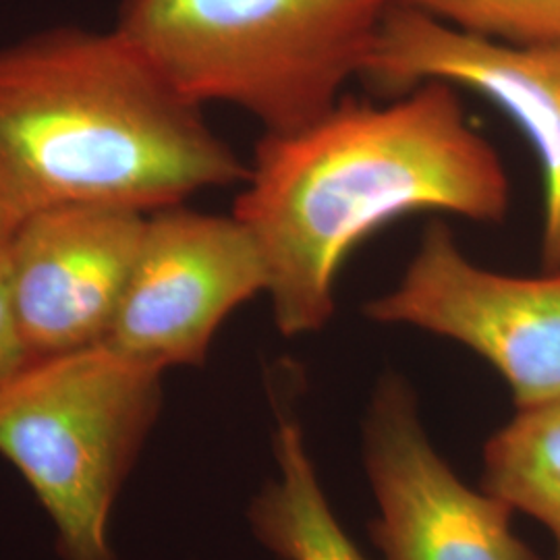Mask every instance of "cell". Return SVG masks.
Instances as JSON below:
<instances>
[{
  "instance_id": "8992f818",
  "label": "cell",
  "mask_w": 560,
  "mask_h": 560,
  "mask_svg": "<svg viewBox=\"0 0 560 560\" xmlns=\"http://www.w3.org/2000/svg\"><path fill=\"white\" fill-rule=\"evenodd\" d=\"M266 289L260 247L243 222L162 208L145 219L104 342L162 372L201 365L222 322Z\"/></svg>"
},
{
  "instance_id": "52a82bcc",
  "label": "cell",
  "mask_w": 560,
  "mask_h": 560,
  "mask_svg": "<svg viewBox=\"0 0 560 560\" xmlns=\"http://www.w3.org/2000/svg\"><path fill=\"white\" fill-rule=\"evenodd\" d=\"M376 501L370 536L382 560H540L513 529V511L467 486L430 441L405 378L376 384L361 428Z\"/></svg>"
},
{
  "instance_id": "5bb4252c",
  "label": "cell",
  "mask_w": 560,
  "mask_h": 560,
  "mask_svg": "<svg viewBox=\"0 0 560 560\" xmlns=\"http://www.w3.org/2000/svg\"><path fill=\"white\" fill-rule=\"evenodd\" d=\"M20 222V217L4 201L0 200V258L7 256Z\"/></svg>"
},
{
  "instance_id": "7a4b0ae2",
  "label": "cell",
  "mask_w": 560,
  "mask_h": 560,
  "mask_svg": "<svg viewBox=\"0 0 560 560\" xmlns=\"http://www.w3.org/2000/svg\"><path fill=\"white\" fill-rule=\"evenodd\" d=\"M247 173L117 30L55 27L0 48V200L21 221L78 203L148 214Z\"/></svg>"
},
{
  "instance_id": "4fadbf2b",
  "label": "cell",
  "mask_w": 560,
  "mask_h": 560,
  "mask_svg": "<svg viewBox=\"0 0 560 560\" xmlns=\"http://www.w3.org/2000/svg\"><path fill=\"white\" fill-rule=\"evenodd\" d=\"M32 360L23 340H21L15 316L9 300V280H7V256L0 258V386L11 381L21 368Z\"/></svg>"
},
{
  "instance_id": "7c38bea8",
  "label": "cell",
  "mask_w": 560,
  "mask_h": 560,
  "mask_svg": "<svg viewBox=\"0 0 560 560\" xmlns=\"http://www.w3.org/2000/svg\"><path fill=\"white\" fill-rule=\"evenodd\" d=\"M488 40L560 44V0H393Z\"/></svg>"
},
{
  "instance_id": "30bf717a",
  "label": "cell",
  "mask_w": 560,
  "mask_h": 560,
  "mask_svg": "<svg viewBox=\"0 0 560 560\" xmlns=\"http://www.w3.org/2000/svg\"><path fill=\"white\" fill-rule=\"evenodd\" d=\"M272 451L277 474L247 509L256 540L280 560H368L335 515L303 430L287 413H279Z\"/></svg>"
},
{
  "instance_id": "277c9868",
  "label": "cell",
  "mask_w": 560,
  "mask_h": 560,
  "mask_svg": "<svg viewBox=\"0 0 560 560\" xmlns=\"http://www.w3.org/2000/svg\"><path fill=\"white\" fill-rule=\"evenodd\" d=\"M162 374L102 340L0 386V455L52 520L60 560H117L110 515L161 416Z\"/></svg>"
},
{
  "instance_id": "ba28073f",
  "label": "cell",
  "mask_w": 560,
  "mask_h": 560,
  "mask_svg": "<svg viewBox=\"0 0 560 560\" xmlns=\"http://www.w3.org/2000/svg\"><path fill=\"white\" fill-rule=\"evenodd\" d=\"M363 80L390 96L442 81L497 104L540 161L541 261L546 270H560V44L488 40L390 4Z\"/></svg>"
},
{
  "instance_id": "5b68a950",
  "label": "cell",
  "mask_w": 560,
  "mask_h": 560,
  "mask_svg": "<svg viewBox=\"0 0 560 560\" xmlns=\"http://www.w3.org/2000/svg\"><path fill=\"white\" fill-rule=\"evenodd\" d=\"M365 316L471 349L509 384L517 409L560 399V270L511 277L481 268L436 222L399 284L370 301Z\"/></svg>"
},
{
  "instance_id": "6da1fadb",
  "label": "cell",
  "mask_w": 560,
  "mask_h": 560,
  "mask_svg": "<svg viewBox=\"0 0 560 560\" xmlns=\"http://www.w3.org/2000/svg\"><path fill=\"white\" fill-rule=\"evenodd\" d=\"M233 217L260 247L266 295L284 337L335 314L347 256L411 212L502 222L511 187L455 88L425 81L393 104L342 101L293 133H266Z\"/></svg>"
},
{
  "instance_id": "8fae6325",
  "label": "cell",
  "mask_w": 560,
  "mask_h": 560,
  "mask_svg": "<svg viewBox=\"0 0 560 560\" xmlns=\"http://www.w3.org/2000/svg\"><path fill=\"white\" fill-rule=\"evenodd\" d=\"M480 488L544 525L560 560V399L520 407L488 439Z\"/></svg>"
},
{
  "instance_id": "9c48e42d",
  "label": "cell",
  "mask_w": 560,
  "mask_h": 560,
  "mask_svg": "<svg viewBox=\"0 0 560 560\" xmlns=\"http://www.w3.org/2000/svg\"><path fill=\"white\" fill-rule=\"evenodd\" d=\"M145 219L133 208L78 203L20 222L7 252V280L32 360L106 340Z\"/></svg>"
},
{
  "instance_id": "3957f363",
  "label": "cell",
  "mask_w": 560,
  "mask_h": 560,
  "mask_svg": "<svg viewBox=\"0 0 560 560\" xmlns=\"http://www.w3.org/2000/svg\"><path fill=\"white\" fill-rule=\"evenodd\" d=\"M393 0H122L117 32L194 104L293 133L363 78Z\"/></svg>"
}]
</instances>
